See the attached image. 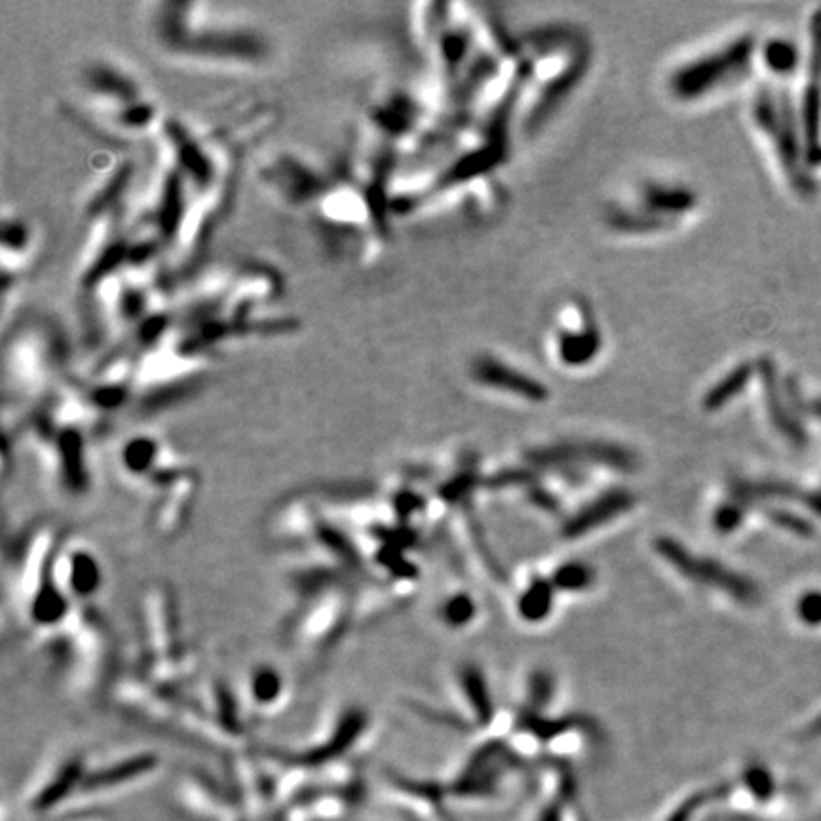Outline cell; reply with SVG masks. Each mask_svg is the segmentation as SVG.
Wrapping results in <instances>:
<instances>
[{"instance_id": "ac0fdd59", "label": "cell", "mask_w": 821, "mask_h": 821, "mask_svg": "<svg viewBox=\"0 0 821 821\" xmlns=\"http://www.w3.org/2000/svg\"><path fill=\"white\" fill-rule=\"evenodd\" d=\"M479 485H481V478H479L478 468L476 464L470 462L468 466L460 470L459 474H455L453 478L447 479L441 485L438 495L445 504L464 506L470 502V498L474 497Z\"/></svg>"}, {"instance_id": "d6a6232c", "label": "cell", "mask_w": 821, "mask_h": 821, "mask_svg": "<svg viewBox=\"0 0 821 821\" xmlns=\"http://www.w3.org/2000/svg\"><path fill=\"white\" fill-rule=\"evenodd\" d=\"M820 732H821V719H820V721H816V723H814V725H812V728H810V734H820Z\"/></svg>"}, {"instance_id": "44dd1931", "label": "cell", "mask_w": 821, "mask_h": 821, "mask_svg": "<svg viewBox=\"0 0 821 821\" xmlns=\"http://www.w3.org/2000/svg\"><path fill=\"white\" fill-rule=\"evenodd\" d=\"M249 688H251V696L253 702L257 706H274L282 692H284V683L280 679V675L270 668L255 669L251 681H249Z\"/></svg>"}, {"instance_id": "ffe728a7", "label": "cell", "mask_w": 821, "mask_h": 821, "mask_svg": "<svg viewBox=\"0 0 821 821\" xmlns=\"http://www.w3.org/2000/svg\"><path fill=\"white\" fill-rule=\"evenodd\" d=\"M749 377H751V369H749V367H738V369H734L732 373L726 375L723 381L719 382V384H715V386L707 392L704 407L709 409V411L721 409L723 405H726L730 400H734V398L744 390V386L747 384V381H749Z\"/></svg>"}, {"instance_id": "6da1fadb", "label": "cell", "mask_w": 821, "mask_h": 821, "mask_svg": "<svg viewBox=\"0 0 821 821\" xmlns=\"http://www.w3.org/2000/svg\"><path fill=\"white\" fill-rule=\"evenodd\" d=\"M145 29L158 54L181 65L255 69L270 58V44L257 27L219 14L211 4H149Z\"/></svg>"}, {"instance_id": "836d02e7", "label": "cell", "mask_w": 821, "mask_h": 821, "mask_svg": "<svg viewBox=\"0 0 821 821\" xmlns=\"http://www.w3.org/2000/svg\"><path fill=\"white\" fill-rule=\"evenodd\" d=\"M812 413H814V415H818V417H821V401H818V403L814 405V411H812Z\"/></svg>"}, {"instance_id": "cb8c5ba5", "label": "cell", "mask_w": 821, "mask_h": 821, "mask_svg": "<svg viewBox=\"0 0 821 821\" xmlns=\"http://www.w3.org/2000/svg\"><path fill=\"white\" fill-rule=\"evenodd\" d=\"M745 516V504L732 498L726 500L725 504H721L717 508V512L713 514V527L723 533V535H730L732 531L738 529V525L742 523Z\"/></svg>"}, {"instance_id": "1f68e13d", "label": "cell", "mask_w": 821, "mask_h": 821, "mask_svg": "<svg viewBox=\"0 0 821 821\" xmlns=\"http://www.w3.org/2000/svg\"><path fill=\"white\" fill-rule=\"evenodd\" d=\"M529 491V500L538 506V508H542L544 512H555L557 508H559V502H557V498L548 491V489H542L540 485H533V487H529L527 489Z\"/></svg>"}, {"instance_id": "f546056e", "label": "cell", "mask_w": 821, "mask_h": 821, "mask_svg": "<svg viewBox=\"0 0 821 821\" xmlns=\"http://www.w3.org/2000/svg\"><path fill=\"white\" fill-rule=\"evenodd\" d=\"M799 616L802 622L808 626H820L821 624V593L810 592L802 595L799 601Z\"/></svg>"}, {"instance_id": "4dcf8cb0", "label": "cell", "mask_w": 821, "mask_h": 821, "mask_svg": "<svg viewBox=\"0 0 821 821\" xmlns=\"http://www.w3.org/2000/svg\"><path fill=\"white\" fill-rule=\"evenodd\" d=\"M770 517H772L774 523H778L783 529H789L791 533H797V535L802 536H808L812 533L810 523L804 521L801 517L795 516V514L783 512V510H774V512H770Z\"/></svg>"}, {"instance_id": "8fae6325", "label": "cell", "mask_w": 821, "mask_h": 821, "mask_svg": "<svg viewBox=\"0 0 821 821\" xmlns=\"http://www.w3.org/2000/svg\"><path fill=\"white\" fill-rule=\"evenodd\" d=\"M196 476L181 470L164 487V497L158 508H154V529L160 535L170 536L183 527L192 510V500L196 498Z\"/></svg>"}, {"instance_id": "7a4b0ae2", "label": "cell", "mask_w": 821, "mask_h": 821, "mask_svg": "<svg viewBox=\"0 0 821 821\" xmlns=\"http://www.w3.org/2000/svg\"><path fill=\"white\" fill-rule=\"evenodd\" d=\"M78 90L92 120L107 134L139 139L166 124L151 90L113 59H92L80 71Z\"/></svg>"}, {"instance_id": "9a60e30c", "label": "cell", "mask_w": 821, "mask_h": 821, "mask_svg": "<svg viewBox=\"0 0 821 821\" xmlns=\"http://www.w3.org/2000/svg\"><path fill=\"white\" fill-rule=\"evenodd\" d=\"M460 687L479 725H489L495 717V702L483 671L476 664H464L459 671Z\"/></svg>"}, {"instance_id": "484cf974", "label": "cell", "mask_w": 821, "mask_h": 821, "mask_svg": "<svg viewBox=\"0 0 821 821\" xmlns=\"http://www.w3.org/2000/svg\"><path fill=\"white\" fill-rule=\"evenodd\" d=\"M536 483V474L533 470H502L495 476L485 479L489 489H508V487H533Z\"/></svg>"}, {"instance_id": "4fadbf2b", "label": "cell", "mask_w": 821, "mask_h": 821, "mask_svg": "<svg viewBox=\"0 0 821 821\" xmlns=\"http://www.w3.org/2000/svg\"><path fill=\"white\" fill-rule=\"evenodd\" d=\"M58 580L65 593L77 597H90L101 584V571L96 557L84 550L61 555L58 559Z\"/></svg>"}, {"instance_id": "4316f807", "label": "cell", "mask_w": 821, "mask_h": 821, "mask_svg": "<svg viewBox=\"0 0 821 821\" xmlns=\"http://www.w3.org/2000/svg\"><path fill=\"white\" fill-rule=\"evenodd\" d=\"M468 529H470V536L474 538V544H476V548H478V554L481 555V559L485 561V565L489 567L491 574L497 578L498 582H506V573H504L502 565L498 563L495 554L491 552V546H489L487 538L483 535L481 525H479L476 519H472L470 525H468Z\"/></svg>"}, {"instance_id": "30bf717a", "label": "cell", "mask_w": 821, "mask_h": 821, "mask_svg": "<svg viewBox=\"0 0 821 821\" xmlns=\"http://www.w3.org/2000/svg\"><path fill=\"white\" fill-rule=\"evenodd\" d=\"M158 768V757L151 753H139L126 759H120L115 763L105 764L97 770H88L84 776V782L80 787V793H109L115 789H122L126 785L139 782L147 774H153Z\"/></svg>"}, {"instance_id": "603a6c76", "label": "cell", "mask_w": 821, "mask_h": 821, "mask_svg": "<svg viewBox=\"0 0 821 821\" xmlns=\"http://www.w3.org/2000/svg\"><path fill=\"white\" fill-rule=\"evenodd\" d=\"M474 616H476V601L468 593L451 595L441 607V618L451 628L468 626L474 620Z\"/></svg>"}, {"instance_id": "d4e9b609", "label": "cell", "mask_w": 821, "mask_h": 821, "mask_svg": "<svg viewBox=\"0 0 821 821\" xmlns=\"http://www.w3.org/2000/svg\"><path fill=\"white\" fill-rule=\"evenodd\" d=\"M764 59H766V65H768L772 71L783 73V71H791V69L795 67L797 54H795V50H793V44L776 40V42L768 44Z\"/></svg>"}, {"instance_id": "2e32d148", "label": "cell", "mask_w": 821, "mask_h": 821, "mask_svg": "<svg viewBox=\"0 0 821 821\" xmlns=\"http://www.w3.org/2000/svg\"><path fill=\"white\" fill-rule=\"evenodd\" d=\"M160 445L154 438L139 436L128 441L120 451L122 468L132 478H153L154 472L160 468Z\"/></svg>"}, {"instance_id": "9c48e42d", "label": "cell", "mask_w": 821, "mask_h": 821, "mask_svg": "<svg viewBox=\"0 0 821 821\" xmlns=\"http://www.w3.org/2000/svg\"><path fill=\"white\" fill-rule=\"evenodd\" d=\"M633 506L635 495L628 489H611L569 517L561 529V535L569 540L590 535L595 529L611 523L612 519L630 512Z\"/></svg>"}, {"instance_id": "277c9868", "label": "cell", "mask_w": 821, "mask_h": 821, "mask_svg": "<svg viewBox=\"0 0 821 821\" xmlns=\"http://www.w3.org/2000/svg\"><path fill=\"white\" fill-rule=\"evenodd\" d=\"M753 54V42L749 39L738 40L721 52L709 54L706 58L696 59L681 67L671 80L673 94L681 99H696L706 96L709 90L725 84L738 75Z\"/></svg>"}, {"instance_id": "5b68a950", "label": "cell", "mask_w": 821, "mask_h": 821, "mask_svg": "<svg viewBox=\"0 0 821 821\" xmlns=\"http://www.w3.org/2000/svg\"><path fill=\"white\" fill-rule=\"evenodd\" d=\"M527 460L536 468H576V466H607L620 472L635 470L637 455L614 443L603 441H563L546 447H536L527 453Z\"/></svg>"}, {"instance_id": "7402d4cb", "label": "cell", "mask_w": 821, "mask_h": 821, "mask_svg": "<svg viewBox=\"0 0 821 821\" xmlns=\"http://www.w3.org/2000/svg\"><path fill=\"white\" fill-rule=\"evenodd\" d=\"M555 677L548 669H536L529 677V687H527V707L531 711L542 713V709L550 706L554 700Z\"/></svg>"}, {"instance_id": "83f0119b", "label": "cell", "mask_w": 821, "mask_h": 821, "mask_svg": "<svg viewBox=\"0 0 821 821\" xmlns=\"http://www.w3.org/2000/svg\"><path fill=\"white\" fill-rule=\"evenodd\" d=\"M392 506H394L396 516L400 517L401 521H407V519H411L415 514L422 512L424 506H426V502H424V498H422L419 493H415V491H411V489H401V491H398V493L394 495V498H392Z\"/></svg>"}, {"instance_id": "7c38bea8", "label": "cell", "mask_w": 821, "mask_h": 821, "mask_svg": "<svg viewBox=\"0 0 821 821\" xmlns=\"http://www.w3.org/2000/svg\"><path fill=\"white\" fill-rule=\"evenodd\" d=\"M472 373H474V379L483 386L504 390V392L516 394L523 400L535 401V403L548 400L546 386H542L533 377L510 367L508 363L498 362L495 358H489V356L481 358L474 363Z\"/></svg>"}, {"instance_id": "e0dca14e", "label": "cell", "mask_w": 821, "mask_h": 821, "mask_svg": "<svg viewBox=\"0 0 821 821\" xmlns=\"http://www.w3.org/2000/svg\"><path fill=\"white\" fill-rule=\"evenodd\" d=\"M555 588L550 578H535L517 601V611L527 622H542L554 607Z\"/></svg>"}, {"instance_id": "5bb4252c", "label": "cell", "mask_w": 821, "mask_h": 821, "mask_svg": "<svg viewBox=\"0 0 821 821\" xmlns=\"http://www.w3.org/2000/svg\"><path fill=\"white\" fill-rule=\"evenodd\" d=\"M517 726L523 732L535 736L536 740H540V742H550V740H555L557 736L567 734V732L576 730V728L590 734V736L599 734L595 719H590V717L567 715V717H554L552 719V717H544L542 713L525 709V707L517 715Z\"/></svg>"}, {"instance_id": "52a82bcc", "label": "cell", "mask_w": 821, "mask_h": 821, "mask_svg": "<svg viewBox=\"0 0 821 821\" xmlns=\"http://www.w3.org/2000/svg\"><path fill=\"white\" fill-rule=\"evenodd\" d=\"M88 768L82 755L63 759L54 770L48 772V778L37 783L33 793H29L27 808L39 816H46L58 810L59 804L73 799L80 793Z\"/></svg>"}, {"instance_id": "ba28073f", "label": "cell", "mask_w": 821, "mask_h": 821, "mask_svg": "<svg viewBox=\"0 0 821 821\" xmlns=\"http://www.w3.org/2000/svg\"><path fill=\"white\" fill-rule=\"evenodd\" d=\"M37 246V230L21 217L4 211L2 223V274L4 284L14 280V286L21 272L31 265Z\"/></svg>"}, {"instance_id": "d6986e66", "label": "cell", "mask_w": 821, "mask_h": 821, "mask_svg": "<svg viewBox=\"0 0 821 821\" xmlns=\"http://www.w3.org/2000/svg\"><path fill=\"white\" fill-rule=\"evenodd\" d=\"M555 592H584L595 582L592 567L584 561H567L552 574Z\"/></svg>"}, {"instance_id": "f1b7e54d", "label": "cell", "mask_w": 821, "mask_h": 821, "mask_svg": "<svg viewBox=\"0 0 821 821\" xmlns=\"http://www.w3.org/2000/svg\"><path fill=\"white\" fill-rule=\"evenodd\" d=\"M415 709L421 713L424 719H428L436 725L447 726V728H453V730H459V732H468V728H470L466 719H462V717L451 713V711H440V709L428 706H415Z\"/></svg>"}, {"instance_id": "8992f818", "label": "cell", "mask_w": 821, "mask_h": 821, "mask_svg": "<svg viewBox=\"0 0 821 821\" xmlns=\"http://www.w3.org/2000/svg\"><path fill=\"white\" fill-rule=\"evenodd\" d=\"M521 766L523 759L510 745L500 740L487 742L468 759L451 791L459 797H493L500 778Z\"/></svg>"}, {"instance_id": "3957f363", "label": "cell", "mask_w": 821, "mask_h": 821, "mask_svg": "<svg viewBox=\"0 0 821 821\" xmlns=\"http://www.w3.org/2000/svg\"><path fill=\"white\" fill-rule=\"evenodd\" d=\"M654 548L669 567H673L690 582L706 588H717L740 603L759 601L757 586L744 574L725 567L721 561L711 557H698L671 536H660Z\"/></svg>"}]
</instances>
